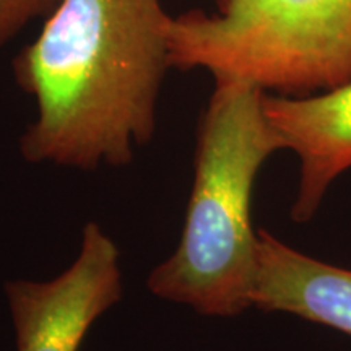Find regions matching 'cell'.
Here are the masks:
<instances>
[{"instance_id":"1","label":"cell","mask_w":351,"mask_h":351,"mask_svg":"<svg viewBox=\"0 0 351 351\" xmlns=\"http://www.w3.org/2000/svg\"><path fill=\"white\" fill-rule=\"evenodd\" d=\"M161 0H60L12 62L36 104L20 137L33 165L95 171L130 165L155 137L171 67Z\"/></svg>"},{"instance_id":"2","label":"cell","mask_w":351,"mask_h":351,"mask_svg":"<svg viewBox=\"0 0 351 351\" xmlns=\"http://www.w3.org/2000/svg\"><path fill=\"white\" fill-rule=\"evenodd\" d=\"M265 91L215 80L197 130L194 184L178 247L148 275L152 295L208 317L252 307L257 241L252 192L265 161L285 148L263 108Z\"/></svg>"},{"instance_id":"3","label":"cell","mask_w":351,"mask_h":351,"mask_svg":"<svg viewBox=\"0 0 351 351\" xmlns=\"http://www.w3.org/2000/svg\"><path fill=\"white\" fill-rule=\"evenodd\" d=\"M169 21L171 67L265 93L306 96L351 80V0H213Z\"/></svg>"},{"instance_id":"4","label":"cell","mask_w":351,"mask_h":351,"mask_svg":"<svg viewBox=\"0 0 351 351\" xmlns=\"http://www.w3.org/2000/svg\"><path fill=\"white\" fill-rule=\"evenodd\" d=\"M3 293L16 351H78L91 326L122 298L119 247L90 221L67 270L47 282L7 280Z\"/></svg>"},{"instance_id":"5","label":"cell","mask_w":351,"mask_h":351,"mask_svg":"<svg viewBox=\"0 0 351 351\" xmlns=\"http://www.w3.org/2000/svg\"><path fill=\"white\" fill-rule=\"evenodd\" d=\"M263 108L285 148L300 158L291 218L309 221L330 184L351 168V80L320 95H265Z\"/></svg>"},{"instance_id":"6","label":"cell","mask_w":351,"mask_h":351,"mask_svg":"<svg viewBox=\"0 0 351 351\" xmlns=\"http://www.w3.org/2000/svg\"><path fill=\"white\" fill-rule=\"evenodd\" d=\"M251 302L265 313H287L351 337V270L306 256L258 230Z\"/></svg>"},{"instance_id":"7","label":"cell","mask_w":351,"mask_h":351,"mask_svg":"<svg viewBox=\"0 0 351 351\" xmlns=\"http://www.w3.org/2000/svg\"><path fill=\"white\" fill-rule=\"evenodd\" d=\"M60 0H0V49L32 21L47 19Z\"/></svg>"}]
</instances>
